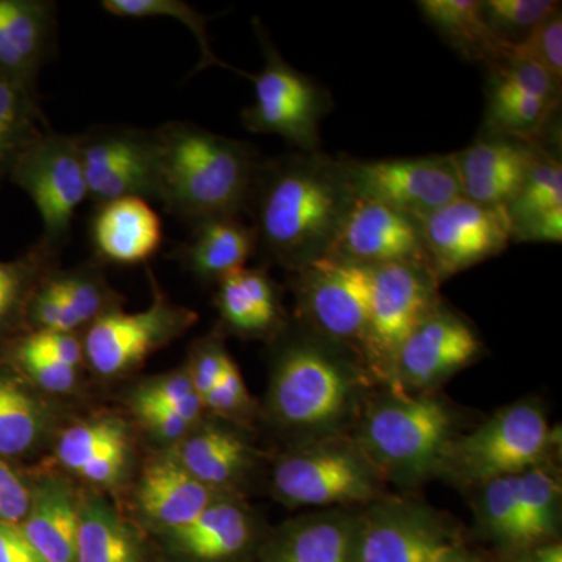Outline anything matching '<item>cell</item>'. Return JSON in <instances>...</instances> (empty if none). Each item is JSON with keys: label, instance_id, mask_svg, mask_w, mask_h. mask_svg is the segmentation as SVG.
Wrapping results in <instances>:
<instances>
[{"label": "cell", "instance_id": "obj_1", "mask_svg": "<svg viewBox=\"0 0 562 562\" xmlns=\"http://www.w3.org/2000/svg\"><path fill=\"white\" fill-rule=\"evenodd\" d=\"M353 202L346 158L299 150L261 161L247 209L257 250L299 271L330 254Z\"/></svg>", "mask_w": 562, "mask_h": 562}, {"label": "cell", "instance_id": "obj_2", "mask_svg": "<svg viewBox=\"0 0 562 562\" xmlns=\"http://www.w3.org/2000/svg\"><path fill=\"white\" fill-rule=\"evenodd\" d=\"M273 342L269 419L297 442L342 435L360 416L373 382L360 358L305 328H284Z\"/></svg>", "mask_w": 562, "mask_h": 562}, {"label": "cell", "instance_id": "obj_3", "mask_svg": "<svg viewBox=\"0 0 562 562\" xmlns=\"http://www.w3.org/2000/svg\"><path fill=\"white\" fill-rule=\"evenodd\" d=\"M160 199L180 220L198 224L241 217L249 209L261 161L246 140L228 138L184 121L155 128Z\"/></svg>", "mask_w": 562, "mask_h": 562}, {"label": "cell", "instance_id": "obj_4", "mask_svg": "<svg viewBox=\"0 0 562 562\" xmlns=\"http://www.w3.org/2000/svg\"><path fill=\"white\" fill-rule=\"evenodd\" d=\"M457 424L452 406L442 398L387 390L366 398L351 438L384 482L417 486L438 475L457 438Z\"/></svg>", "mask_w": 562, "mask_h": 562}, {"label": "cell", "instance_id": "obj_5", "mask_svg": "<svg viewBox=\"0 0 562 562\" xmlns=\"http://www.w3.org/2000/svg\"><path fill=\"white\" fill-rule=\"evenodd\" d=\"M384 479L351 436L295 443L272 469L277 501L297 508L371 505L384 497Z\"/></svg>", "mask_w": 562, "mask_h": 562}, {"label": "cell", "instance_id": "obj_6", "mask_svg": "<svg viewBox=\"0 0 562 562\" xmlns=\"http://www.w3.org/2000/svg\"><path fill=\"white\" fill-rule=\"evenodd\" d=\"M552 435L539 403H513L469 435L457 436L438 475L475 487L503 476L520 475L546 462Z\"/></svg>", "mask_w": 562, "mask_h": 562}, {"label": "cell", "instance_id": "obj_7", "mask_svg": "<svg viewBox=\"0 0 562 562\" xmlns=\"http://www.w3.org/2000/svg\"><path fill=\"white\" fill-rule=\"evenodd\" d=\"M254 24L265 65L260 72L249 76L255 99L243 111L244 127L260 135L280 136L301 151L319 150L321 121L331 109L330 95L281 57L258 18Z\"/></svg>", "mask_w": 562, "mask_h": 562}, {"label": "cell", "instance_id": "obj_8", "mask_svg": "<svg viewBox=\"0 0 562 562\" xmlns=\"http://www.w3.org/2000/svg\"><path fill=\"white\" fill-rule=\"evenodd\" d=\"M292 276L303 328L353 351L361 360L371 310L373 269L327 255Z\"/></svg>", "mask_w": 562, "mask_h": 562}, {"label": "cell", "instance_id": "obj_9", "mask_svg": "<svg viewBox=\"0 0 562 562\" xmlns=\"http://www.w3.org/2000/svg\"><path fill=\"white\" fill-rule=\"evenodd\" d=\"M9 179L38 211L41 246L58 257L68 246L77 209L88 199L79 135L41 133L14 162Z\"/></svg>", "mask_w": 562, "mask_h": 562}, {"label": "cell", "instance_id": "obj_10", "mask_svg": "<svg viewBox=\"0 0 562 562\" xmlns=\"http://www.w3.org/2000/svg\"><path fill=\"white\" fill-rule=\"evenodd\" d=\"M372 269L371 310L361 362L373 382L387 384L403 342L442 301L438 280L427 266L387 265Z\"/></svg>", "mask_w": 562, "mask_h": 562}, {"label": "cell", "instance_id": "obj_11", "mask_svg": "<svg viewBox=\"0 0 562 562\" xmlns=\"http://www.w3.org/2000/svg\"><path fill=\"white\" fill-rule=\"evenodd\" d=\"M195 322L198 314L176 305L155 286L154 299L143 312L113 310L83 331L85 361L103 379L127 375L151 353L183 336Z\"/></svg>", "mask_w": 562, "mask_h": 562}, {"label": "cell", "instance_id": "obj_12", "mask_svg": "<svg viewBox=\"0 0 562 562\" xmlns=\"http://www.w3.org/2000/svg\"><path fill=\"white\" fill-rule=\"evenodd\" d=\"M88 199L94 205L116 199H160V166L154 131L102 125L79 135Z\"/></svg>", "mask_w": 562, "mask_h": 562}, {"label": "cell", "instance_id": "obj_13", "mask_svg": "<svg viewBox=\"0 0 562 562\" xmlns=\"http://www.w3.org/2000/svg\"><path fill=\"white\" fill-rule=\"evenodd\" d=\"M486 68V132L528 143L550 138L560 109L561 85L513 46Z\"/></svg>", "mask_w": 562, "mask_h": 562}, {"label": "cell", "instance_id": "obj_14", "mask_svg": "<svg viewBox=\"0 0 562 562\" xmlns=\"http://www.w3.org/2000/svg\"><path fill=\"white\" fill-rule=\"evenodd\" d=\"M355 198L383 203L422 220L461 198L452 155L357 161L346 158Z\"/></svg>", "mask_w": 562, "mask_h": 562}, {"label": "cell", "instance_id": "obj_15", "mask_svg": "<svg viewBox=\"0 0 562 562\" xmlns=\"http://www.w3.org/2000/svg\"><path fill=\"white\" fill-rule=\"evenodd\" d=\"M428 265L438 283L497 257L512 243L505 206L454 199L419 220Z\"/></svg>", "mask_w": 562, "mask_h": 562}, {"label": "cell", "instance_id": "obj_16", "mask_svg": "<svg viewBox=\"0 0 562 562\" xmlns=\"http://www.w3.org/2000/svg\"><path fill=\"white\" fill-rule=\"evenodd\" d=\"M482 349V339L471 322L441 303L403 342L392 366L387 390L430 394L479 358Z\"/></svg>", "mask_w": 562, "mask_h": 562}, {"label": "cell", "instance_id": "obj_17", "mask_svg": "<svg viewBox=\"0 0 562 562\" xmlns=\"http://www.w3.org/2000/svg\"><path fill=\"white\" fill-rule=\"evenodd\" d=\"M360 512L358 562H436L458 543L442 514L406 501H380Z\"/></svg>", "mask_w": 562, "mask_h": 562}, {"label": "cell", "instance_id": "obj_18", "mask_svg": "<svg viewBox=\"0 0 562 562\" xmlns=\"http://www.w3.org/2000/svg\"><path fill=\"white\" fill-rule=\"evenodd\" d=\"M328 255L369 268L387 265L430 268L419 221L368 199L355 198Z\"/></svg>", "mask_w": 562, "mask_h": 562}, {"label": "cell", "instance_id": "obj_19", "mask_svg": "<svg viewBox=\"0 0 562 562\" xmlns=\"http://www.w3.org/2000/svg\"><path fill=\"white\" fill-rule=\"evenodd\" d=\"M541 143L486 132L453 154L461 198L483 206L508 205L522 188Z\"/></svg>", "mask_w": 562, "mask_h": 562}, {"label": "cell", "instance_id": "obj_20", "mask_svg": "<svg viewBox=\"0 0 562 562\" xmlns=\"http://www.w3.org/2000/svg\"><path fill=\"white\" fill-rule=\"evenodd\" d=\"M225 495L233 494L205 486L166 450L144 464L133 498L140 522L161 536L187 527Z\"/></svg>", "mask_w": 562, "mask_h": 562}, {"label": "cell", "instance_id": "obj_21", "mask_svg": "<svg viewBox=\"0 0 562 562\" xmlns=\"http://www.w3.org/2000/svg\"><path fill=\"white\" fill-rule=\"evenodd\" d=\"M161 536L181 562H236L257 543L258 525L249 506L235 495H225L187 527Z\"/></svg>", "mask_w": 562, "mask_h": 562}, {"label": "cell", "instance_id": "obj_22", "mask_svg": "<svg viewBox=\"0 0 562 562\" xmlns=\"http://www.w3.org/2000/svg\"><path fill=\"white\" fill-rule=\"evenodd\" d=\"M360 512L322 509L288 520L266 539L260 562H358Z\"/></svg>", "mask_w": 562, "mask_h": 562}, {"label": "cell", "instance_id": "obj_23", "mask_svg": "<svg viewBox=\"0 0 562 562\" xmlns=\"http://www.w3.org/2000/svg\"><path fill=\"white\" fill-rule=\"evenodd\" d=\"M132 453L131 428L116 416L77 422L57 442V460L63 468L102 490L124 482Z\"/></svg>", "mask_w": 562, "mask_h": 562}, {"label": "cell", "instance_id": "obj_24", "mask_svg": "<svg viewBox=\"0 0 562 562\" xmlns=\"http://www.w3.org/2000/svg\"><path fill=\"white\" fill-rule=\"evenodd\" d=\"M57 35V3L0 0V70L36 90Z\"/></svg>", "mask_w": 562, "mask_h": 562}, {"label": "cell", "instance_id": "obj_25", "mask_svg": "<svg viewBox=\"0 0 562 562\" xmlns=\"http://www.w3.org/2000/svg\"><path fill=\"white\" fill-rule=\"evenodd\" d=\"M90 238L95 260L102 265H139L160 249L162 225L144 199H116L95 205Z\"/></svg>", "mask_w": 562, "mask_h": 562}, {"label": "cell", "instance_id": "obj_26", "mask_svg": "<svg viewBox=\"0 0 562 562\" xmlns=\"http://www.w3.org/2000/svg\"><path fill=\"white\" fill-rule=\"evenodd\" d=\"M539 144L522 188L505 206L512 224V241H562V165L560 151Z\"/></svg>", "mask_w": 562, "mask_h": 562}, {"label": "cell", "instance_id": "obj_27", "mask_svg": "<svg viewBox=\"0 0 562 562\" xmlns=\"http://www.w3.org/2000/svg\"><path fill=\"white\" fill-rule=\"evenodd\" d=\"M216 308L233 335L273 341L284 330L279 288L265 269L243 268L217 281Z\"/></svg>", "mask_w": 562, "mask_h": 562}, {"label": "cell", "instance_id": "obj_28", "mask_svg": "<svg viewBox=\"0 0 562 562\" xmlns=\"http://www.w3.org/2000/svg\"><path fill=\"white\" fill-rule=\"evenodd\" d=\"M79 498L61 476L32 483L31 508L20 528L44 561L76 562Z\"/></svg>", "mask_w": 562, "mask_h": 562}, {"label": "cell", "instance_id": "obj_29", "mask_svg": "<svg viewBox=\"0 0 562 562\" xmlns=\"http://www.w3.org/2000/svg\"><path fill=\"white\" fill-rule=\"evenodd\" d=\"M169 450L195 480L224 494H233L255 458L241 432L217 424L195 425L187 438Z\"/></svg>", "mask_w": 562, "mask_h": 562}, {"label": "cell", "instance_id": "obj_30", "mask_svg": "<svg viewBox=\"0 0 562 562\" xmlns=\"http://www.w3.org/2000/svg\"><path fill=\"white\" fill-rule=\"evenodd\" d=\"M187 241L177 247V260L202 283H217L246 268L257 251V236L241 217H214L191 225Z\"/></svg>", "mask_w": 562, "mask_h": 562}, {"label": "cell", "instance_id": "obj_31", "mask_svg": "<svg viewBox=\"0 0 562 562\" xmlns=\"http://www.w3.org/2000/svg\"><path fill=\"white\" fill-rule=\"evenodd\" d=\"M52 425L49 403L10 362H0V458L13 461L38 452Z\"/></svg>", "mask_w": 562, "mask_h": 562}, {"label": "cell", "instance_id": "obj_32", "mask_svg": "<svg viewBox=\"0 0 562 562\" xmlns=\"http://www.w3.org/2000/svg\"><path fill=\"white\" fill-rule=\"evenodd\" d=\"M76 562H150L138 528L99 495L79 498Z\"/></svg>", "mask_w": 562, "mask_h": 562}, {"label": "cell", "instance_id": "obj_33", "mask_svg": "<svg viewBox=\"0 0 562 562\" xmlns=\"http://www.w3.org/2000/svg\"><path fill=\"white\" fill-rule=\"evenodd\" d=\"M38 288L61 306L81 335L103 314L122 308L121 297L111 290L103 265L98 260L70 269L54 266L44 273Z\"/></svg>", "mask_w": 562, "mask_h": 562}, {"label": "cell", "instance_id": "obj_34", "mask_svg": "<svg viewBox=\"0 0 562 562\" xmlns=\"http://www.w3.org/2000/svg\"><path fill=\"white\" fill-rule=\"evenodd\" d=\"M417 9L465 60L487 66L501 60L508 46L487 27L480 0H420Z\"/></svg>", "mask_w": 562, "mask_h": 562}, {"label": "cell", "instance_id": "obj_35", "mask_svg": "<svg viewBox=\"0 0 562 562\" xmlns=\"http://www.w3.org/2000/svg\"><path fill=\"white\" fill-rule=\"evenodd\" d=\"M519 553L553 542L561 519V486L546 462L517 475Z\"/></svg>", "mask_w": 562, "mask_h": 562}, {"label": "cell", "instance_id": "obj_36", "mask_svg": "<svg viewBox=\"0 0 562 562\" xmlns=\"http://www.w3.org/2000/svg\"><path fill=\"white\" fill-rule=\"evenodd\" d=\"M46 127L36 90L0 70V180Z\"/></svg>", "mask_w": 562, "mask_h": 562}, {"label": "cell", "instance_id": "obj_37", "mask_svg": "<svg viewBox=\"0 0 562 562\" xmlns=\"http://www.w3.org/2000/svg\"><path fill=\"white\" fill-rule=\"evenodd\" d=\"M57 260L38 243L18 260L0 261V335L25 325L33 291Z\"/></svg>", "mask_w": 562, "mask_h": 562}, {"label": "cell", "instance_id": "obj_38", "mask_svg": "<svg viewBox=\"0 0 562 562\" xmlns=\"http://www.w3.org/2000/svg\"><path fill=\"white\" fill-rule=\"evenodd\" d=\"M103 11L113 16L125 18V20H149V18H173L183 24L194 35L201 50V60L195 66L194 72L210 68V66H222L231 69L220 60L211 49L209 32H206V18L199 13L190 3L181 0H103Z\"/></svg>", "mask_w": 562, "mask_h": 562}, {"label": "cell", "instance_id": "obj_39", "mask_svg": "<svg viewBox=\"0 0 562 562\" xmlns=\"http://www.w3.org/2000/svg\"><path fill=\"white\" fill-rule=\"evenodd\" d=\"M476 490V519L484 535L502 549L519 553L517 475L491 480Z\"/></svg>", "mask_w": 562, "mask_h": 562}, {"label": "cell", "instance_id": "obj_40", "mask_svg": "<svg viewBox=\"0 0 562 562\" xmlns=\"http://www.w3.org/2000/svg\"><path fill=\"white\" fill-rule=\"evenodd\" d=\"M561 9L554 0H483L487 27L502 43L519 44L543 20Z\"/></svg>", "mask_w": 562, "mask_h": 562}, {"label": "cell", "instance_id": "obj_41", "mask_svg": "<svg viewBox=\"0 0 562 562\" xmlns=\"http://www.w3.org/2000/svg\"><path fill=\"white\" fill-rule=\"evenodd\" d=\"M132 402L160 403L190 424H201L203 403L187 368L146 380L133 392Z\"/></svg>", "mask_w": 562, "mask_h": 562}, {"label": "cell", "instance_id": "obj_42", "mask_svg": "<svg viewBox=\"0 0 562 562\" xmlns=\"http://www.w3.org/2000/svg\"><path fill=\"white\" fill-rule=\"evenodd\" d=\"M10 364L36 387L47 394H68L76 390L80 369L54 360L14 339L10 347Z\"/></svg>", "mask_w": 562, "mask_h": 562}, {"label": "cell", "instance_id": "obj_43", "mask_svg": "<svg viewBox=\"0 0 562 562\" xmlns=\"http://www.w3.org/2000/svg\"><path fill=\"white\" fill-rule=\"evenodd\" d=\"M513 50L541 66L557 83L562 85V13L561 9L543 20Z\"/></svg>", "mask_w": 562, "mask_h": 562}, {"label": "cell", "instance_id": "obj_44", "mask_svg": "<svg viewBox=\"0 0 562 562\" xmlns=\"http://www.w3.org/2000/svg\"><path fill=\"white\" fill-rule=\"evenodd\" d=\"M232 362L233 358L225 349L220 335L206 336L194 344L187 369L202 402L206 394L221 382Z\"/></svg>", "mask_w": 562, "mask_h": 562}, {"label": "cell", "instance_id": "obj_45", "mask_svg": "<svg viewBox=\"0 0 562 562\" xmlns=\"http://www.w3.org/2000/svg\"><path fill=\"white\" fill-rule=\"evenodd\" d=\"M202 403L203 409H209L224 419L236 422L250 419L254 414V401L235 361Z\"/></svg>", "mask_w": 562, "mask_h": 562}, {"label": "cell", "instance_id": "obj_46", "mask_svg": "<svg viewBox=\"0 0 562 562\" xmlns=\"http://www.w3.org/2000/svg\"><path fill=\"white\" fill-rule=\"evenodd\" d=\"M132 409L151 438L171 447L187 438L195 427L160 403L132 402Z\"/></svg>", "mask_w": 562, "mask_h": 562}, {"label": "cell", "instance_id": "obj_47", "mask_svg": "<svg viewBox=\"0 0 562 562\" xmlns=\"http://www.w3.org/2000/svg\"><path fill=\"white\" fill-rule=\"evenodd\" d=\"M32 501V483L11 461L0 458V524L21 525Z\"/></svg>", "mask_w": 562, "mask_h": 562}, {"label": "cell", "instance_id": "obj_48", "mask_svg": "<svg viewBox=\"0 0 562 562\" xmlns=\"http://www.w3.org/2000/svg\"><path fill=\"white\" fill-rule=\"evenodd\" d=\"M0 562H46L33 549L20 525L0 524Z\"/></svg>", "mask_w": 562, "mask_h": 562}, {"label": "cell", "instance_id": "obj_49", "mask_svg": "<svg viewBox=\"0 0 562 562\" xmlns=\"http://www.w3.org/2000/svg\"><path fill=\"white\" fill-rule=\"evenodd\" d=\"M535 562H562V547L560 542H547L527 552Z\"/></svg>", "mask_w": 562, "mask_h": 562}, {"label": "cell", "instance_id": "obj_50", "mask_svg": "<svg viewBox=\"0 0 562 562\" xmlns=\"http://www.w3.org/2000/svg\"><path fill=\"white\" fill-rule=\"evenodd\" d=\"M436 562H479L475 558L472 557L464 547L461 546L460 542L454 543V546L450 547L446 553L441 554Z\"/></svg>", "mask_w": 562, "mask_h": 562}, {"label": "cell", "instance_id": "obj_51", "mask_svg": "<svg viewBox=\"0 0 562 562\" xmlns=\"http://www.w3.org/2000/svg\"><path fill=\"white\" fill-rule=\"evenodd\" d=\"M516 562H535V561L531 560L530 554L525 552V553H519V557H517Z\"/></svg>", "mask_w": 562, "mask_h": 562}]
</instances>
